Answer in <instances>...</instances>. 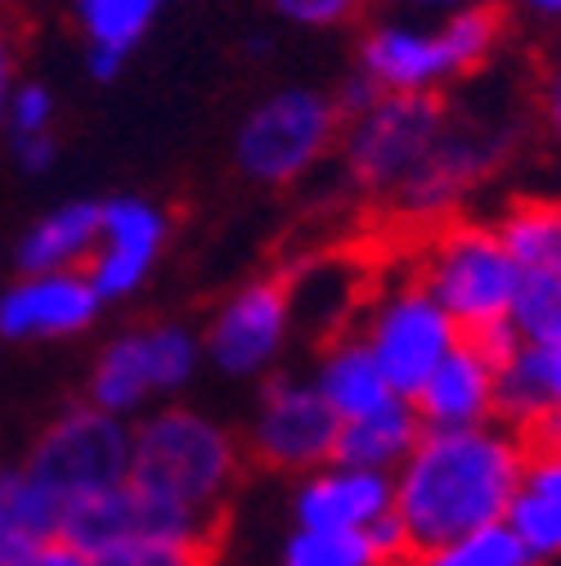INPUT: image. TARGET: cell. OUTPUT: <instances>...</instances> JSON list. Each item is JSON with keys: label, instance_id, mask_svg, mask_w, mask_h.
I'll return each instance as SVG.
<instances>
[{"label": "cell", "instance_id": "6da1fadb", "mask_svg": "<svg viewBox=\"0 0 561 566\" xmlns=\"http://www.w3.org/2000/svg\"><path fill=\"white\" fill-rule=\"evenodd\" d=\"M526 472L521 441L499 422L427 428L413 454L391 472L395 517L417 553L485 531L508 517Z\"/></svg>", "mask_w": 561, "mask_h": 566}, {"label": "cell", "instance_id": "7a4b0ae2", "mask_svg": "<svg viewBox=\"0 0 561 566\" xmlns=\"http://www.w3.org/2000/svg\"><path fill=\"white\" fill-rule=\"evenodd\" d=\"M247 450L216 413L171 400L130 422V485L193 517H225Z\"/></svg>", "mask_w": 561, "mask_h": 566}, {"label": "cell", "instance_id": "3957f363", "mask_svg": "<svg viewBox=\"0 0 561 566\" xmlns=\"http://www.w3.org/2000/svg\"><path fill=\"white\" fill-rule=\"evenodd\" d=\"M508 10L499 0H467L436 23L373 19L356 41V73L382 95H445L499 54Z\"/></svg>", "mask_w": 561, "mask_h": 566}, {"label": "cell", "instance_id": "277c9868", "mask_svg": "<svg viewBox=\"0 0 561 566\" xmlns=\"http://www.w3.org/2000/svg\"><path fill=\"white\" fill-rule=\"evenodd\" d=\"M341 108L332 91L293 82L261 95L234 126V171L256 189H293L332 163L341 139Z\"/></svg>", "mask_w": 561, "mask_h": 566}, {"label": "cell", "instance_id": "5b68a950", "mask_svg": "<svg viewBox=\"0 0 561 566\" xmlns=\"http://www.w3.org/2000/svg\"><path fill=\"white\" fill-rule=\"evenodd\" d=\"M202 337L180 319H149L113 333L91 360L86 400L126 422L180 400L202 374Z\"/></svg>", "mask_w": 561, "mask_h": 566}, {"label": "cell", "instance_id": "8992f818", "mask_svg": "<svg viewBox=\"0 0 561 566\" xmlns=\"http://www.w3.org/2000/svg\"><path fill=\"white\" fill-rule=\"evenodd\" d=\"M449 108L445 95H378L364 113L346 117L332 154L341 185L356 198L391 202L436 149Z\"/></svg>", "mask_w": 561, "mask_h": 566}, {"label": "cell", "instance_id": "52a82bcc", "mask_svg": "<svg viewBox=\"0 0 561 566\" xmlns=\"http://www.w3.org/2000/svg\"><path fill=\"white\" fill-rule=\"evenodd\" d=\"M413 279L445 306V315L467 337L476 328L508 319L521 265L512 261V252L504 248L495 226L454 217L423 234Z\"/></svg>", "mask_w": 561, "mask_h": 566}, {"label": "cell", "instance_id": "ba28073f", "mask_svg": "<svg viewBox=\"0 0 561 566\" xmlns=\"http://www.w3.org/2000/svg\"><path fill=\"white\" fill-rule=\"evenodd\" d=\"M63 509L130 481V422L91 400L59 409L19 463Z\"/></svg>", "mask_w": 561, "mask_h": 566}, {"label": "cell", "instance_id": "9c48e42d", "mask_svg": "<svg viewBox=\"0 0 561 566\" xmlns=\"http://www.w3.org/2000/svg\"><path fill=\"white\" fill-rule=\"evenodd\" d=\"M517 145V126H508L504 117H458L449 108V122L436 139V149L427 154V163L413 171V180L387 202L400 221H409L413 230H432L441 221H454V211L463 207V198L485 185L504 167V158Z\"/></svg>", "mask_w": 561, "mask_h": 566}, {"label": "cell", "instance_id": "30bf717a", "mask_svg": "<svg viewBox=\"0 0 561 566\" xmlns=\"http://www.w3.org/2000/svg\"><path fill=\"white\" fill-rule=\"evenodd\" d=\"M297 333V302L288 274L247 279L212 311L202 324V356L216 374L256 382L269 378L288 356V342Z\"/></svg>", "mask_w": 561, "mask_h": 566}, {"label": "cell", "instance_id": "8fae6325", "mask_svg": "<svg viewBox=\"0 0 561 566\" xmlns=\"http://www.w3.org/2000/svg\"><path fill=\"white\" fill-rule=\"evenodd\" d=\"M360 337L378 356L395 396H413L432 378V369L463 342V328L445 315V306L413 274L382 289L369 311Z\"/></svg>", "mask_w": 561, "mask_h": 566}, {"label": "cell", "instance_id": "7c38bea8", "mask_svg": "<svg viewBox=\"0 0 561 566\" xmlns=\"http://www.w3.org/2000/svg\"><path fill=\"white\" fill-rule=\"evenodd\" d=\"M341 418L319 396V387L301 374H269L252 422H247V459L278 476H306L332 463Z\"/></svg>", "mask_w": 561, "mask_h": 566}, {"label": "cell", "instance_id": "4fadbf2b", "mask_svg": "<svg viewBox=\"0 0 561 566\" xmlns=\"http://www.w3.org/2000/svg\"><path fill=\"white\" fill-rule=\"evenodd\" d=\"M167 239H171V217L162 202L145 193L99 198V248L86 265V279L95 283L104 306L130 302L145 289L167 252Z\"/></svg>", "mask_w": 561, "mask_h": 566}, {"label": "cell", "instance_id": "5bb4252c", "mask_svg": "<svg viewBox=\"0 0 561 566\" xmlns=\"http://www.w3.org/2000/svg\"><path fill=\"white\" fill-rule=\"evenodd\" d=\"M104 319V297L86 270H54V274H14L0 289V342L32 346V342H73Z\"/></svg>", "mask_w": 561, "mask_h": 566}, {"label": "cell", "instance_id": "9a60e30c", "mask_svg": "<svg viewBox=\"0 0 561 566\" xmlns=\"http://www.w3.org/2000/svg\"><path fill=\"white\" fill-rule=\"evenodd\" d=\"M395 509V481L387 472L324 463L293 485V526L310 531H369Z\"/></svg>", "mask_w": 561, "mask_h": 566}, {"label": "cell", "instance_id": "2e32d148", "mask_svg": "<svg viewBox=\"0 0 561 566\" xmlns=\"http://www.w3.org/2000/svg\"><path fill=\"white\" fill-rule=\"evenodd\" d=\"M409 400L417 418H423V428H476V422H495V365L463 337Z\"/></svg>", "mask_w": 561, "mask_h": 566}, {"label": "cell", "instance_id": "e0dca14e", "mask_svg": "<svg viewBox=\"0 0 561 566\" xmlns=\"http://www.w3.org/2000/svg\"><path fill=\"white\" fill-rule=\"evenodd\" d=\"M99 248V198H67L14 239V274L86 270Z\"/></svg>", "mask_w": 561, "mask_h": 566}, {"label": "cell", "instance_id": "ac0fdd59", "mask_svg": "<svg viewBox=\"0 0 561 566\" xmlns=\"http://www.w3.org/2000/svg\"><path fill=\"white\" fill-rule=\"evenodd\" d=\"M167 0H73V19L86 41L91 82H117L130 54L162 19Z\"/></svg>", "mask_w": 561, "mask_h": 566}, {"label": "cell", "instance_id": "d6986e66", "mask_svg": "<svg viewBox=\"0 0 561 566\" xmlns=\"http://www.w3.org/2000/svg\"><path fill=\"white\" fill-rule=\"evenodd\" d=\"M310 382L319 387V396L332 405V413L341 422L360 418V413H373L378 405H387L395 396L387 374H382V365H378V356L360 337V328H341V333L324 337L319 356H315V369H310Z\"/></svg>", "mask_w": 561, "mask_h": 566}, {"label": "cell", "instance_id": "ffe728a7", "mask_svg": "<svg viewBox=\"0 0 561 566\" xmlns=\"http://www.w3.org/2000/svg\"><path fill=\"white\" fill-rule=\"evenodd\" d=\"M423 432L427 428H423V418H417L413 400L409 396H391L373 413H360V418L341 422L332 459L350 463V468H369V472H387L391 476L413 454V446L423 441Z\"/></svg>", "mask_w": 561, "mask_h": 566}, {"label": "cell", "instance_id": "44dd1931", "mask_svg": "<svg viewBox=\"0 0 561 566\" xmlns=\"http://www.w3.org/2000/svg\"><path fill=\"white\" fill-rule=\"evenodd\" d=\"M548 409H561V346L521 342L517 356L495 369V422L517 432Z\"/></svg>", "mask_w": 561, "mask_h": 566}, {"label": "cell", "instance_id": "7402d4cb", "mask_svg": "<svg viewBox=\"0 0 561 566\" xmlns=\"http://www.w3.org/2000/svg\"><path fill=\"white\" fill-rule=\"evenodd\" d=\"M534 562H561V454L526 459L521 485L504 517Z\"/></svg>", "mask_w": 561, "mask_h": 566}, {"label": "cell", "instance_id": "603a6c76", "mask_svg": "<svg viewBox=\"0 0 561 566\" xmlns=\"http://www.w3.org/2000/svg\"><path fill=\"white\" fill-rule=\"evenodd\" d=\"M59 522L63 504L54 494L36 485L23 468H6V481H0V566L41 539H54Z\"/></svg>", "mask_w": 561, "mask_h": 566}, {"label": "cell", "instance_id": "cb8c5ba5", "mask_svg": "<svg viewBox=\"0 0 561 566\" xmlns=\"http://www.w3.org/2000/svg\"><path fill=\"white\" fill-rule=\"evenodd\" d=\"M499 239L521 270H552L561 274V202L521 198L499 217Z\"/></svg>", "mask_w": 561, "mask_h": 566}, {"label": "cell", "instance_id": "d4e9b609", "mask_svg": "<svg viewBox=\"0 0 561 566\" xmlns=\"http://www.w3.org/2000/svg\"><path fill=\"white\" fill-rule=\"evenodd\" d=\"M508 319H512L521 342H530V346H561V274H552V270H521Z\"/></svg>", "mask_w": 561, "mask_h": 566}, {"label": "cell", "instance_id": "484cf974", "mask_svg": "<svg viewBox=\"0 0 561 566\" xmlns=\"http://www.w3.org/2000/svg\"><path fill=\"white\" fill-rule=\"evenodd\" d=\"M413 566H539V562L517 539V531L508 522H495V526L472 531L463 539H449L432 553H417Z\"/></svg>", "mask_w": 561, "mask_h": 566}, {"label": "cell", "instance_id": "4316f807", "mask_svg": "<svg viewBox=\"0 0 561 566\" xmlns=\"http://www.w3.org/2000/svg\"><path fill=\"white\" fill-rule=\"evenodd\" d=\"M278 566H382L373 553L369 531H310L297 526L284 548H278Z\"/></svg>", "mask_w": 561, "mask_h": 566}, {"label": "cell", "instance_id": "83f0119b", "mask_svg": "<svg viewBox=\"0 0 561 566\" xmlns=\"http://www.w3.org/2000/svg\"><path fill=\"white\" fill-rule=\"evenodd\" d=\"M269 10L297 32H341L364 23L369 0H269Z\"/></svg>", "mask_w": 561, "mask_h": 566}, {"label": "cell", "instance_id": "f1b7e54d", "mask_svg": "<svg viewBox=\"0 0 561 566\" xmlns=\"http://www.w3.org/2000/svg\"><path fill=\"white\" fill-rule=\"evenodd\" d=\"M54 122H59V99L45 82L36 77H19V86L10 91V104H6V139H23V135H54Z\"/></svg>", "mask_w": 561, "mask_h": 566}, {"label": "cell", "instance_id": "f546056e", "mask_svg": "<svg viewBox=\"0 0 561 566\" xmlns=\"http://www.w3.org/2000/svg\"><path fill=\"white\" fill-rule=\"evenodd\" d=\"M207 562H212V548L180 539H130L121 548L91 557V566H207Z\"/></svg>", "mask_w": 561, "mask_h": 566}, {"label": "cell", "instance_id": "4dcf8cb0", "mask_svg": "<svg viewBox=\"0 0 561 566\" xmlns=\"http://www.w3.org/2000/svg\"><path fill=\"white\" fill-rule=\"evenodd\" d=\"M512 437L521 441L526 459H552V454H561V409H548V413L530 418L526 428H517Z\"/></svg>", "mask_w": 561, "mask_h": 566}, {"label": "cell", "instance_id": "1f68e13d", "mask_svg": "<svg viewBox=\"0 0 561 566\" xmlns=\"http://www.w3.org/2000/svg\"><path fill=\"white\" fill-rule=\"evenodd\" d=\"M10 158L23 176H50L59 163V135H23L10 139Z\"/></svg>", "mask_w": 561, "mask_h": 566}, {"label": "cell", "instance_id": "d6a6232c", "mask_svg": "<svg viewBox=\"0 0 561 566\" xmlns=\"http://www.w3.org/2000/svg\"><path fill=\"white\" fill-rule=\"evenodd\" d=\"M6 566H91V557H86L82 548H73L63 535H54V539H41V544L23 548V553L10 557Z\"/></svg>", "mask_w": 561, "mask_h": 566}, {"label": "cell", "instance_id": "836d02e7", "mask_svg": "<svg viewBox=\"0 0 561 566\" xmlns=\"http://www.w3.org/2000/svg\"><path fill=\"white\" fill-rule=\"evenodd\" d=\"M14 86H19V50H14L6 19H0V122H6V104H10Z\"/></svg>", "mask_w": 561, "mask_h": 566}, {"label": "cell", "instance_id": "e575fe53", "mask_svg": "<svg viewBox=\"0 0 561 566\" xmlns=\"http://www.w3.org/2000/svg\"><path fill=\"white\" fill-rule=\"evenodd\" d=\"M543 122H548V130L561 139V63L552 67V73H548V82H543Z\"/></svg>", "mask_w": 561, "mask_h": 566}, {"label": "cell", "instance_id": "d590c367", "mask_svg": "<svg viewBox=\"0 0 561 566\" xmlns=\"http://www.w3.org/2000/svg\"><path fill=\"white\" fill-rule=\"evenodd\" d=\"M400 6H409V10H458V6H467V0H400Z\"/></svg>", "mask_w": 561, "mask_h": 566}, {"label": "cell", "instance_id": "8d00e7d4", "mask_svg": "<svg viewBox=\"0 0 561 566\" xmlns=\"http://www.w3.org/2000/svg\"><path fill=\"white\" fill-rule=\"evenodd\" d=\"M526 10H534L543 19H561V0H526Z\"/></svg>", "mask_w": 561, "mask_h": 566}, {"label": "cell", "instance_id": "74e56055", "mask_svg": "<svg viewBox=\"0 0 561 566\" xmlns=\"http://www.w3.org/2000/svg\"><path fill=\"white\" fill-rule=\"evenodd\" d=\"M0 481H6V463H0Z\"/></svg>", "mask_w": 561, "mask_h": 566}]
</instances>
